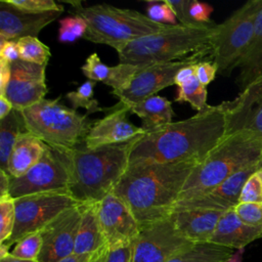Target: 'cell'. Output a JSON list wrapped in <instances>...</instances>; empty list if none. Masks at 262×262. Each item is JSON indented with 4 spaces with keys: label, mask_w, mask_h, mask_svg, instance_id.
Instances as JSON below:
<instances>
[{
    "label": "cell",
    "mask_w": 262,
    "mask_h": 262,
    "mask_svg": "<svg viewBox=\"0 0 262 262\" xmlns=\"http://www.w3.org/2000/svg\"><path fill=\"white\" fill-rule=\"evenodd\" d=\"M227 122L224 102L209 105L196 115L139 137L132 148L130 163H202L226 137Z\"/></svg>",
    "instance_id": "obj_1"
},
{
    "label": "cell",
    "mask_w": 262,
    "mask_h": 262,
    "mask_svg": "<svg viewBox=\"0 0 262 262\" xmlns=\"http://www.w3.org/2000/svg\"><path fill=\"white\" fill-rule=\"evenodd\" d=\"M195 161L134 162L113 192L131 210L140 229L171 216Z\"/></svg>",
    "instance_id": "obj_2"
},
{
    "label": "cell",
    "mask_w": 262,
    "mask_h": 262,
    "mask_svg": "<svg viewBox=\"0 0 262 262\" xmlns=\"http://www.w3.org/2000/svg\"><path fill=\"white\" fill-rule=\"evenodd\" d=\"M139 137L128 142L96 148H88L82 142L69 151V191L77 203H99L113 192L129 167L132 148Z\"/></svg>",
    "instance_id": "obj_3"
},
{
    "label": "cell",
    "mask_w": 262,
    "mask_h": 262,
    "mask_svg": "<svg viewBox=\"0 0 262 262\" xmlns=\"http://www.w3.org/2000/svg\"><path fill=\"white\" fill-rule=\"evenodd\" d=\"M216 24L169 26L158 33L129 43L118 53L121 63L149 66L198 56L211 57V43Z\"/></svg>",
    "instance_id": "obj_4"
},
{
    "label": "cell",
    "mask_w": 262,
    "mask_h": 262,
    "mask_svg": "<svg viewBox=\"0 0 262 262\" xmlns=\"http://www.w3.org/2000/svg\"><path fill=\"white\" fill-rule=\"evenodd\" d=\"M261 163L262 137L248 131L228 134L202 163L196 165L179 200L204 195L237 171Z\"/></svg>",
    "instance_id": "obj_5"
},
{
    "label": "cell",
    "mask_w": 262,
    "mask_h": 262,
    "mask_svg": "<svg viewBox=\"0 0 262 262\" xmlns=\"http://www.w3.org/2000/svg\"><path fill=\"white\" fill-rule=\"evenodd\" d=\"M73 5L76 14L82 16L87 23V31L83 39L111 46L118 53L132 41L171 26L154 21L136 10L119 8L105 3L83 7L80 2H74Z\"/></svg>",
    "instance_id": "obj_6"
},
{
    "label": "cell",
    "mask_w": 262,
    "mask_h": 262,
    "mask_svg": "<svg viewBox=\"0 0 262 262\" xmlns=\"http://www.w3.org/2000/svg\"><path fill=\"white\" fill-rule=\"evenodd\" d=\"M59 98H44L21 111V115L29 132L49 146L70 151L84 142L93 124L87 115L61 104Z\"/></svg>",
    "instance_id": "obj_7"
},
{
    "label": "cell",
    "mask_w": 262,
    "mask_h": 262,
    "mask_svg": "<svg viewBox=\"0 0 262 262\" xmlns=\"http://www.w3.org/2000/svg\"><path fill=\"white\" fill-rule=\"evenodd\" d=\"M261 9L262 0H250L216 25L211 60L217 66L219 74H229L246 52Z\"/></svg>",
    "instance_id": "obj_8"
},
{
    "label": "cell",
    "mask_w": 262,
    "mask_h": 262,
    "mask_svg": "<svg viewBox=\"0 0 262 262\" xmlns=\"http://www.w3.org/2000/svg\"><path fill=\"white\" fill-rule=\"evenodd\" d=\"M71 160L69 151L46 145L40 161L20 177L10 176L9 194L13 199L25 195L69 190Z\"/></svg>",
    "instance_id": "obj_9"
},
{
    "label": "cell",
    "mask_w": 262,
    "mask_h": 262,
    "mask_svg": "<svg viewBox=\"0 0 262 262\" xmlns=\"http://www.w3.org/2000/svg\"><path fill=\"white\" fill-rule=\"evenodd\" d=\"M15 221L9 248L29 234L43 229L63 211L78 205L69 190L36 193L14 199Z\"/></svg>",
    "instance_id": "obj_10"
},
{
    "label": "cell",
    "mask_w": 262,
    "mask_h": 262,
    "mask_svg": "<svg viewBox=\"0 0 262 262\" xmlns=\"http://www.w3.org/2000/svg\"><path fill=\"white\" fill-rule=\"evenodd\" d=\"M202 59L189 56L182 60L144 66L123 90L112 91L119 98V104L130 108L131 106L155 96L160 90L175 85V77L180 69L198 63Z\"/></svg>",
    "instance_id": "obj_11"
},
{
    "label": "cell",
    "mask_w": 262,
    "mask_h": 262,
    "mask_svg": "<svg viewBox=\"0 0 262 262\" xmlns=\"http://www.w3.org/2000/svg\"><path fill=\"white\" fill-rule=\"evenodd\" d=\"M190 244L169 217L140 229L133 244L132 262H168Z\"/></svg>",
    "instance_id": "obj_12"
},
{
    "label": "cell",
    "mask_w": 262,
    "mask_h": 262,
    "mask_svg": "<svg viewBox=\"0 0 262 262\" xmlns=\"http://www.w3.org/2000/svg\"><path fill=\"white\" fill-rule=\"evenodd\" d=\"M82 212L83 204H78L63 211L40 230L42 245L38 262H59L74 254Z\"/></svg>",
    "instance_id": "obj_13"
},
{
    "label": "cell",
    "mask_w": 262,
    "mask_h": 262,
    "mask_svg": "<svg viewBox=\"0 0 262 262\" xmlns=\"http://www.w3.org/2000/svg\"><path fill=\"white\" fill-rule=\"evenodd\" d=\"M46 64L40 66L21 59L11 62V74L6 98L13 110L24 111L45 98L48 92L45 80Z\"/></svg>",
    "instance_id": "obj_14"
},
{
    "label": "cell",
    "mask_w": 262,
    "mask_h": 262,
    "mask_svg": "<svg viewBox=\"0 0 262 262\" xmlns=\"http://www.w3.org/2000/svg\"><path fill=\"white\" fill-rule=\"evenodd\" d=\"M97 214L108 248L131 244L140 232L131 210L114 193L107 194L97 204Z\"/></svg>",
    "instance_id": "obj_15"
},
{
    "label": "cell",
    "mask_w": 262,
    "mask_h": 262,
    "mask_svg": "<svg viewBox=\"0 0 262 262\" xmlns=\"http://www.w3.org/2000/svg\"><path fill=\"white\" fill-rule=\"evenodd\" d=\"M223 102L227 135L248 131L262 137V74L241 90L234 99Z\"/></svg>",
    "instance_id": "obj_16"
},
{
    "label": "cell",
    "mask_w": 262,
    "mask_h": 262,
    "mask_svg": "<svg viewBox=\"0 0 262 262\" xmlns=\"http://www.w3.org/2000/svg\"><path fill=\"white\" fill-rule=\"evenodd\" d=\"M114 111L96 121L90 128L84 139V145L88 148H96L104 145L128 142L145 134L141 127L133 125L128 119L129 108L117 104Z\"/></svg>",
    "instance_id": "obj_17"
},
{
    "label": "cell",
    "mask_w": 262,
    "mask_h": 262,
    "mask_svg": "<svg viewBox=\"0 0 262 262\" xmlns=\"http://www.w3.org/2000/svg\"><path fill=\"white\" fill-rule=\"evenodd\" d=\"M62 12L49 11L31 13L0 1V45L7 41H17L25 37H37L47 25L54 21Z\"/></svg>",
    "instance_id": "obj_18"
},
{
    "label": "cell",
    "mask_w": 262,
    "mask_h": 262,
    "mask_svg": "<svg viewBox=\"0 0 262 262\" xmlns=\"http://www.w3.org/2000/svg\"><path fill=\"white\" fill-rule=\"evenodd\" d=\"M225 211L209 209L174 210L170 218L177 231L191 243H209Z\"/></svg>",
    "instance_id": "obj_19"
},
{
    "label": "cell",
    "mask_w": 262,
    "mask_h": 262,
    "mask_svg": "<svg viewBox=\"0 0 262 262\" xmlns=\"http://www.w3.org/2000/svg\"><path fill=\"white\" fill-rule=\"evenodd\" d=\"M262 236V227L251 226L236 215L233 209L223 213L209 243L230 249L242 250Z\"/></svg>",
    "instance_id": "obj_20"
},
{
    "label": "cell",
    "mask_w": 262,
    "mask_h": 262,
    "mask_svg": "<svg viewBox=\"0 0 262 262\" xmlns=\"http://www.w3.org/2000/svg\"><path fill=\"white\" fill-rule=\"evenodd\" d=\"M143 67L121 62L110 67L103 63L98 54L94 52L86 58L85 63L81 67V71L88 80L102 82L112 87L114 91H119L125 89Z\"/></svg>",
    "instance_id": "obj_21"
},
{
    "label": "cell",
    "mask_w": 262,
    "mask_h": 262,
    "mask_svg": "<svg viewBox=\"0 0 262 262\" xmlns=\"http://www.w3.org/2000/svg\"><path fill=\"white\" fill-rule=\"evenodd\" d=\"M46 145L39 137L29 131L21 133L13 145L6 172L11 177L23 176L40 161Z\"/></svg>",
    "instance_id": "obj_22"
},
{
    "label": "cell",
    "mask_w": 262,
    "mask_h": 262,
    "mask_svg": "<svg viewBox=\"0 0 262 262\" xmlns=\"http://www.w3.org/2000/svg\"><path fill=\"white\" fill-rule=\"evenodd\" d=\"M97 204H83V212L76 237L74 254H93L106 246L98 219Z\"/></svg>",
    "instance_id": "obj_23"
},
{
    "label": "cell",
    "mask_w": 262,
    "mask_h": 262,
    "mask_svg": "<svg viewBox=\"0 0 262 262\" xmlns=\"http://www.w3.org/2000/svg\"><path fill=\"white\" fill-rule=\"evenodd\" d=\"M234 69H238L236 84L241 90L262 74V9L257 15L251 42Z\"/></svg>",
    "instance_id": "obj_24"
},
{
    "label": "cell",
    "mask_w": 262,
    "mask_h": 262,
    "mask_svg": "<svg viewBox=\"0 0 262 262\" xmlns=\"http://www.w3.org/2000/svg\"><path fill=\"white\" fill-rule=\"evenodd\" d=\"M129 111L141 119V128L145 133L169 125L174 116L171 101L160 95L151 96L131 106Z\"/></svg>",
    "instance_id": "obj_25"
},
{
    "label": "cell",
    "mask_w": 262,
    "mask_h": 262,
    "mask_svg": "<svg viewBox=\"0 0 262 262\" xmlns=\"http://www.w3.org/2000/svg\"><path fill=\"white\" fill-rule=\"evenodd\" d=\"M233 254V249L213 243H193L168 262H227Z\"/></svg>",
    "instance_id": "obj_26"
},
{
    "label": "cell",
    "mask_w": 262,
    "mask_h": 262,
    "mask_svg": "<svg viewBox=\"0 0 262 262\" xmlns=\"http://www.w3.org/2000/svg\"><path fill=\"white\" fill-rule=\"evenodd\" d=\"M27 131L25 120L19 111L12 110L8 116L0 120V169L6 171L17 137Z\"/></svg>",
    "instance_id": "obj_27"
},
{
    "label": "cell",
    "mask_w": 262,
    "mask_h": 262,
    "mask_svg": "<svg viewBox=\"0 0 262 262\" xmlns=\"http://www.w3.org/2000/svg\"><path fill=\"white\" fill-rule=\"evenodd\" d=\"M177 87L178 89L175 101L188 102L198 113L206 110L209 106L207 103V86L203 85L199 81L195 74Z\"/></svg>",
    "instance_id": "obj_28"
},
{
    "label": "cell",
    "mask_w": 262,
    "mask_h": 262,
    "mask_svg": "<svg viewBox=\"0 0 262 262\" xmlns=\"http://www.w3.org/2000/svg\"><path fill=\"white\" fill-rule=\"evenodd\" d=\"M96 82L87 80L82 85H80L76 90L68 92L66 94L67 99L70 101L72 108L76 110L78 107H83L87 111L86 115L94 114L97 112H105L111 108H103L99 106L98 101L94 98V87Z\"/></svg>",
    "instance_id": "obj_29"
},
{
    "label": "cell",
    "mask_w": 262,
    "mask_h": 262,
    "mask_svg": "<svg viewBox=\"0 0 262 262\" xmlns=\"http://www.w3.org/2000/svg\"><path fill=\"white\" fill-rule=\"evenodd\" d=\"M16 42L19 59L40 66H47L51 56L50 48L41 42L38 37H25Z\"/></svg>",
    "instance_id": "obj_30"
},
{
    "label": "cell",
    "mask_w": 262,
    "mask_h": 262,
    "mask_svg": "<svg viewBox=\"0 0 262 262\" xmlns=\"http://www.w3.org/2000/svg\"><path fill=\"white\" fill-rule=\"evenodd\" d=\"M87 31L86 20L75 14L73 16H66L59 19L58 41L61 43H73L79 38H83Z\"/></svg>",
    "instance_id": "obj_31"
},
{
    "label": "cell",
    "mask_w": 262,
    "mask_h": 262,
    "mask_svg": "<svg viewBox=\"0 0 262 262\" xmlns=\"http://www.w3.org/2000/svg\"><path fill=\"white\" fill-rule=\"evenodd\" d=\"M15 221V204L10 194L0 196V244L6 243L12 234Z\"/></svg>",
    "instance_id": "obj_32"
},
{
    "label": "cell",
    "mask_w": 262,
    "mask_h": 262,
    "mask_svg": "<svg viewBox=\"0 0 262 262\" xmlns=\"http://www.w3.org/2000/svg\"><path fill=\"white\" fill-rule=\"evenodd\" d=\"M42 245L40 231L27 235L21 238L10 252V255L20 260H37Z\"/></svg>",
    "instance_id": "obj_33"
},
{
    "label": "cell",
    "mask_w": 262,
    "mask_h": 262,
    "mask_svg": "<svg viewBox=\"0 0 262 262\" xmlns=\"http://www.w3.org/2000/svg\"><path fill=\"white\" fill-rule=\"evenodd\" d=\"M9 5L31 13H43L49 11L63 12L64 7L53 0H5Z\"/></svg>",
    "instance_id": "obj_34"
},
{
    "label": "cell",
    "mask_w": 262,
    "mask_h": 262,
    "mask_svg": "<svg viewBox=\"0 0 262 262\" xmlns=\"http://www.w3.org/2000/svg\"><path fill=\"white\" fill-rule=\"evenodd\" d=\"M238 203H262V164L246 181Z\"/></svg>",
    "instance_id": "obj_35"
},
{
    "label": "cell",
    "mask_w": 262,
    "mask_h": 262,
    "mask_svg": "<svg viewBox=\"0 0 262 262\" xmlns=\"http://www.w3.org/2000/svg\"><path fill=\"white\" fill-rule=\"evenodd\" d=\"M232 209L245 223L262 227V203H238Z\"/></svg>",
    "instance_id": "obj_36"
},
{
    "label": "cell",
    "mask_w": 262,
    "mask_h": 262,
    "mask_svg": "<svg viewBox=\"0 0 262 262\" xmlns=\"http://www.w3.org/2000/svg\"><path fill=\"white\" fill-rule=\"evenodd\" d=\"M146 12V15L154 21L171 26L177 25L176 15L166 0L163 2H150L147 6Z\"/></svg>",
    "instance_id": "obj_37"
},
{
    "label": "cell",
    "mask_w": 262,
    "mask_h": 262,
    "mask_svg": "<svg viewBox=\"0 0 262 262\" xmlns=\"http://www.w3.org/2000/svg\"><path fill=\"white\" fill-rule=\"evenodd\" d=\"M218 74V68L212 60H201L195 64V76L199 81L207 86Z\"/></svg>",
    "instance_id": "obj_38"
},
{
    "label": "cell",
    "mask_w": 262,
    "mask_h": 262,
    "mask_svg": "<svg viewBox=\"0 0 262 262\" xmlns=\"http://www.w3.org/2000/svg\"><path fill=\"white\" fill-rule=\"evenodd\" d=\"M133 244L108 248L104 262H132Z\"/></svg>",
    "instance_id": "obj_39"
},
{
    "label": "cell",
    "mask_w": 262,
    "mask_h": 262,
    "mask_svg": "<svg viewBox=\"0 0 262 262\" xmlns=\"http://www.w3.org/2000/svg\"><path fill=\"white\" fill-rule=\"evenodd\" d=\"M0 59L9 63L19 59V52L16 41H7L0 45Z\"/></svg>",
    "instance_id": "obj_40"
},
{
    "label": "cell",
    "mask_w": 262,
    "mask_h": 262,
    "mask_svg": "<svg viewBox=\"0 0 262 262\" xmlns=\"http://www.w3.org/2000/svg\"><path fill=\"white\" fill-rule=\"evenodd\" d=\"M11 74V63L0 59V95H5Z\"/></svg>",
    "instance_id": "obj_41"
},
{
    "label": "cell",
    "mask_w": 262,
    "mask_h": 262,
    "mask_svg": "<svg viewBox=\"0 0 262 262\" xmlns=\"http://www.w3.org/2000/svg\"><path fill=\"white\" fill-rule=\"evenodd\" d=\"M9 187L10 176L6 171L0 169V196L9 194Z\"/></svg>",
    "instance_id": "obj_42"
},
{
    "label": "cell",
    "mask_w": 262,
    "mask_h": 262,
    "mask_svg": "<svg viewBox=\"0 0 262 262\" xmlns=\"http://www.w3.org/2000/svg\"><path fill=\"white\" fill-rule=\"evenodd\" d=\"M13 110L11 102L4 95H0V120L8 116Z\"/></svg>",
    "instance_id": "obj_43"
},
{
    "label": "cell",
    "mask_w": 262,
    "mask_h": 262,
    "mask_svg": "<svg viewBox=\"0 0 262 262\" xmlns=\"http://www.w3.org/2000/svg\"><path fill=\"white\" fill-rule=\"evenodd\" d=\"M108 250V246H104L101 249L97 250L95 253L92 254L91 258L89 259L88 262H104L105 261V256Z\"/></svg>",
    "instance_id": "obj_44"
},
{
    "label": "cell",
    "mask_w": 262,
    "mask_h": 262,
    "mask_svg": "<svg viewBox=\"0 0 262 262\" xmlns=\"http://www.w3.org/2000/svg\"><path fill=\"white\" fill-rule=\"evenodd\" d=\"M92 254H86V255H78V254H73L59 262H88L89 259L91 258Z\"/></svg>",
    "instance_id": "obj_45"
},
{
    "label": "cell",
    "mask_w": 262,
    "mask_h": 262,
    "mask_svg": "<svg viewBox=\"0 0 262 262\" xmlns=\"http://www.w3.org/2000/svg\"><path fill=\"white\" fill-rule=\"evenodd\" d=\"M243 254H244V249L237 250L234 252V254L231 256V258L227 262H243Z\"/></svg>",
    "instance_id": "obj_46"
},
{
    "label": "cell",
    "mask_w": 262,
    "mask_h": 262,
    "mask_svg": "<svg viewBox=\"0 0 262 262\" xmlns=\"http://www.w3.org/2000/svg\"><path fill=\"white\" fill-rule=\"evenodd\" d=\"M0 262H38L37 260H33V261H29V260H20L17 258L12 257L10 254L4 258H0Z\"/></svg>",
    "instance_id": "obj_47"
}]
</instances>
